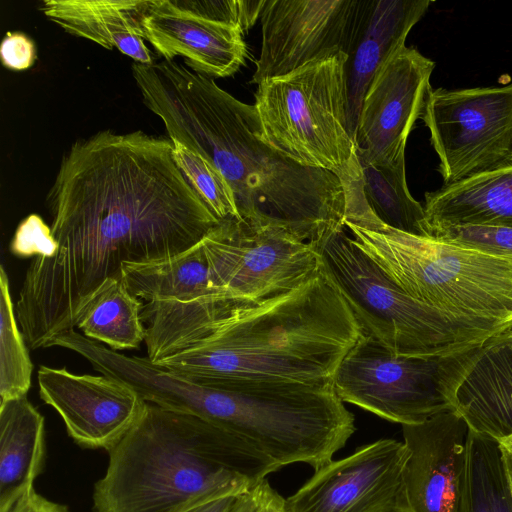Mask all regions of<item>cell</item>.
<instances>
[{"instance_id": "cell-1", "label": "cell", "mask_w": 512, "mask_h": 512, "mask_svg": "<svg viewBox=\"0 0 512 512\" xmlns=\"http://www.w3.org/2000/svg\"><path fill=\"white\" fill-rule=\"evenodd\" d=\"M170 139L104 130L62 157L46 206L57 243L29 264L16 317L29 349L75 328V316L125 263L166 259L220 221L179 169Z\"/></svg>"}, {"instance_id": "cell-2", "label": "cell", "mask_w": 512, "mask_h": 512, "mask_svg": "<svg viewBox=\"0 0 512 512\" xmlns=\"http://www.w3.org/2000/svg\"><path fill=\"white\" fill-rule=\"evenodd\" d=\"M147 358L203 384L333 383L362 336L346 299L323 269L258 302L211 295L144 304Z\"/></svg>"}, {"instance_id": "cell-3", "label": "cell", "mask_w": 512, "mask_h": 512, "mask_svg": "<svg viewBox=\"0 0 512 512\" xmlns=\"http://www.w3.org/2000/svg\"><path fill=\"white\" fill-rule=\"evenodd\" d=\"M144 105L178 142L213 165L234 195L239 218L283 228L318 250L345 229L346 197L333 172L301 166L266 143L254 105L185 64L134 63Z\"/></svg>"}, {"instance_id": "cell-4", "label": "cell", "mask_w": 512, "mask_h": 512, "mask_svg": "<svg viewBox=\"0 0 512 512\" xmlns=\"http://www.w3.org/2000/svg\"><path fill=\"white\" fill-rule=\"evenodd\" d=\"M108 454L94 512H180L239 496L280 469L221 426L148 402Z\"/></svg>"}, {"instance_id": "cell-5", "label": "cell", "mask_w": 512, "mask_h": 512, "mask_svg": "<svg viewBox=\"0 0 512 512\" xmlns=\"http://www.w3.org/2000/svg\"><path fill=\"white\" fill-rule=\"evenodd\" d=\"M142 399L196 415L241 437L279 468L326 465L355 431L333 383L228 381L203 384L152 363L140 371Z\"/></svg>"}, {"instance_id": "cell-6", "label": "cell", "mask_w": 512, "mask_h": 512, "mask_svg": "<svg viewBox=\"0 0 512 512\" xmlns=\"http://www.w3.org/2000/svg\"><path fill=\"white\" fill-rule=\"evenodd\" d=\"M344 225L354 243L416 301L487 332L512 326V256L393 229L365 199L346 209Z\"/></svg>"}, {"instance_id": "cell-7", "label": "cell", "mask_w": 512, "mask_h": 512, "mask_svg": "<svg viewBox=\"0 0 512 512\" xmlns=\"http://www.w3.org/2000/svg\"><path fill=\"white\" fill-rule=\"evenodd\" d=\"M347 60L339 52L259 83L253 105L263 140L301 166L345 170L355 157Z\"/></svg>"}, {"instance_id": "cell-8", "label": "cell", "mask_w": 512, "mask_h": 512, "mask_svg": "<svg viewBox=\"0 0 512 512\" xmlns=\"http://www.w3.org/2000/svg\"><path fill=\"white\" fill-rule=\"evenodd\" d=\"M319 252L323 269L346 299L362 333L393 354L450 355L494 334L413 299L354 243L346 229L333 233Z\"/></svg>"}, {"instance_id": "cell-9", "label": "cell", "mask_w": 512, "mask_h": 512, "mask_svg": "<svg viewBox=\"0 0 512 512\" xmlns=\"http://www.w3.org/2000/svg\"><path fill=\"white\" fill-rule=\"evenodd\" d=\"M482 343L450 355H397L362 334L339 364L333 386L342 402L402 426L420 424L454 409Z\"/></svg>"}, {"instance_id": "cell-10", "label": "cell", "mask_w": 512, "mask_h": 512, "mask_svg": "<svg viewBox=\"0 0 512 512\" xmlns=\"http://www.w3.org/2000/svg\"><path fill=\"white\" fill-rule=\"evenodd\" d=\"M444 186L512 168V83L431 89L421 116Z\"/></svg>"}, {"instance_id": "cell-11", "label": "cell", "mask_w": 512, "mask_h": 512, "mask_svg": "<svg viewBox=\"0 0 512 512\" xmlns=\"http://www.w3.org/2000/svg\"><path fill=\"white\" fill-rule=\"evenodd\" d=\"M220 295L258 302L296 288L321 267L318 248L287 230L230 218L202 240Z\"/></svg>"}, {"instance_id": "cell-12", "label": "cell", "mask_w": 512, "mask_h": 512, "mask_svg": "<svg viewBox=\"0 0 512 512\" xmlns=\"http://www.w3.org/2000/svg\"><path fill=\"white\" fill-rule=\"evenodd\" d=\"M370 0H266L252 83L286 75L339 52L349 56Z\"/></svg>"}, {"instance_id": "cell-13", "label": "cell", "mask_w": 512, "mask_h": 512, "mask_svg": "<svg viewBox=\"0 0 512 512\" xmlns=\"http://www.w3.org/2000/svg\"><path fill=\"white\" fill-rule=\"evenodd\" d=\"M408 449L380 439L331 460L291 496L285 512H400Z\"/></svg>"}, {"instance_id": "cell-14", "label": "cell", "mask_w": 512, "mask_h": 512, "mask_svg": "<svg viewBox=\"0 0 512 512\" xmlns=\"http://www.w3.org/2000/svg\"><path fill=\"white\" fill-rule=\"evenodd\" d=\"M435 63L406 45L376 72L362 101L354 136L359 160L391 165L405 158L408 136L421 118Z\"/></svg>"}, {"instance_id": "cell-15", "label": "cell", "mask_w": 512, "mask_h": 512, "mask_svg": "<svg viewBox=\"0 0 512 512\" xmlns=\"http://www.w3.org/2000/svg\"><path fill=\"white\" fill-rule=\"evenodd\" d=\"M41 399L62 418L68 435L87 448L110 450L136 423L146 402L129 385L106 375L40 366Z\"/></svg>"}, {"instance_id": "cell-16", "label": "cell", "mask_w": 512, "mask_h": 512, "mask_svg": "<svg viewBox=\"0 0 512 512\" xmlns=\"http://www.w3.org/2000/svg\"><path fill=\"white\" fill-rule=\"evenodd\" d=\"M468 431L455 409L402 426L408 458L400 512H458Z\"/></svg>"}, {"instance_id": "cell-17", "label": "cell", "mask_w": 512, "mask_h": 512, "mask_svg": "<svg viewBox=\"0 0 512 512\" xmlns=\"http://www.w3.org/2000/svg\"><path fill=\"white\" fill-rule=\"evenodd\" d=\"M143 32L163 59L181 56L189 69L210 78L232 76L246 63L239 28L199 15L181 0H151Z\"/></svg>"}, {"instance_id": "cell-18", "label": "cell", "mask_w": 512, "mask_h": 512, "mask_svg": "<svg viewBox=\"0 0 512 512\" xmlns=\"http://www.w3.org/2000/svg\"><path fill=\"white\" fill-rule=\"evenodd\" d=\"M454 409L479 435L499 442L512 434V326L482 343L456 391Z\"/></svg>"}, {"instance_id": "cell-19", "label": "cell", "mask_w": 512, "mask_h": 512, "mask_svg": "<svg viewBox=\"0 0 512 512\" xmlns=\"http://www.w3.org/2000/svg\"><path fill=\"white\" fill-rule=\"evenodd\" d=\"M430 4L428 0H370L346 64L348 127L353 141L362 101L374 75L405 46L410 30Z\"/></svg>"}, {"instance_id": "cell-20", "label": "cell", "mask_w": 512, "mask_h": 512, "mask_svg": "<svg viewBox=\"0 0 512 512\" xmlns=\"http://www.w3.org/2000/svg\"><path fill=\"white\" fill-rule=\"evenodd\" d=\"M151 0H45L40 10L69 34L118 49L135 63L154 57L145 44L143 21Z\"/></svg>"}, {"instance_id": "cell-21", "label": "cell", "mask_w": 512, "mask_h": 512, "mask_svg": "<svg viewBox=\"0 0 512 512\" xmlns=\"http://www.w3.org/2000/svg\"><path fill=\"white\" fill-rule=\"evenodd\" d=\"M45 422L27 396L0 403V512L34 490L45 465Z\"/></svg>"}, {"instance_id": "cell-22", "label": "cell", "mask_w": 512, "mask_h": 512, "mask_svg": "<svg viewBox=\"0 0 512 512\" xmlns=\"http://www.w3.org/2000/svg\"><path fill=\"white\" fill-rule=\"evenodd\" d=\"M424 211V231L458 225L512 228V168L427 192Z\"/></svg>"}, {"instance_id": "cell-23", "label": "cell", "mask_w": 512, "mask_h": 512, "mask_svg": "<svg viewBox=\"0 0 512 512\" xmlns=\"http://www.w3.org/2000/svg\"><path fill=\"white\" fill-rule=\"evenodd\" d=\"M122 280L129 292L145 303L190 302L219 295L202 241L166 259L125 263Z\"/></svg>"}, {"instance_id": "cell-24", "label": "cell", "mask_w": 512, "mask_h": 512, "mask_svg": "<svg viewBox=\"0 0 512 512\" xmlns=\"http://www.w3.org/2000/svg\"><path fill=\"white\" fill-rule=\"evenodd\" d=\"M144 304L129 292L122 278H109L78 310L75 327L114 351L136 349L146 338L141 316Z\"/></svg>"}, {"instance_id": "cell-25", "label": "cell", "mask_w": 512, "mask_h": 512, "mask_svg": "<svg viewBox=\"0 0 512 512\" xmlns=\"http://www.w3.org/2000/svg\"><path fill=\"white\" fill-rule=\"evenodd\" d=\"M458 512H512L499 442L470 429Z\"/></svg>"}, {"instance_id": "cell-26", "label": "cell", "mask_w": 512, "mask_h": 512, "mask_svg": "<svg viewBox=\"0 0 512 512\" xmlns=\"http://www.w3.org/2000/svg\"><path fill=\"white\" fill-rule=\"evenodd\" d=\"M357 160L361 168L363 193L375 216L393 229L426 236L424 207L408 189L405 158L391 165Z\"/></svg>"}, {"instance_id": "cell-27", "label": "cell", "mask_w": 512, "mask_h": 512, "mask_svg": "<svg viewBox=\"0 0 512 512\" xmlns=\"http://www.w3.org/2000/svg\"><path fill=\"white\" fill-rule=\"evenodd\" d=\"M16 317L8 274L0 267V397L1 402L27 395L33 364Z\"/></svg>"}, {"instance_id": "cell-28", "label": "cell", "mask_w": 512, "mask_h": 512, "mask_svg": "<svg viewBox=\"0 0 512 512\" xmlns=\"http://www.w3.org/2000/svg\"><path fill=\"white\" fill-rule=\"evenodd\" d=\"M173 145L179 169L214 216L219 221L239 218L234 195L222 174L182 144L173 142Z\"/></svg>"}, {"instance_id": "cell-29", "label": "cell", "mask_w": 512, "mask_h": 512, "mask_svg": "<svg viewBox=\"0 0 512 512\" xmlns=\"http://www.w3.org/2000/svg\"><path fill=\"white\" fill-rule=\"evenodd\" d=\"M426 237L484 252L512 256V228L458 225L425 229Z\"/></svg>"}, {"instance_id": "cell-30", "label": "cell", "mask_w": 512, "mask_h": 512, "mask_svg": "<svg viewBox=\"0 0 512 512\" xmlns=\"http://www.w3.org/2000/svg\"><path fill=\"white\" fill-rule=\"evenodd\" d=\"M57 248L50 226L37 214L20 222L10 243L12 254L22 258L52 257Z\"/></svg>"}, {"instance_id": "cell-31", "label": "cell", "mask_w": 512, "mask_h": 512, "mask_svg": "<svg viewBox=\"0 0 512 512\" xmlns=\"http://www.w3.org/2000/svg\"><path fill=\"white\" fill-rule=\"evenodd\" d=\"M0 57L3 65L12 70H25L35 60L33 41L20 32H7L0 45Z\"/></svg>"}, {"instance_id": "cell-32", "label": "cell", "mask_w": 512, "mask_h": 512, "mask_svg": "<svg viewBox=\"0 0 512 512\" xmlns=\"http://www.w3.org/2000/svg\"><path fill=\"white\" fill-rule=\"evenodd\" d=\"M283 499L264 479L238 497L232 512H272Z\"/></svg>"}, {"instance_id": "cell-33", "label": "cell", "mask_w": 512, "mask_h": 512, "mask_svg": "<svg viewBox=\"0 0 512 512\" xmlns=\"http://www.w3.org/2000/svg\"><path fill=\"white\" fill-rule=\"evenodd\" d=\"M10 512H70L65 505L53 502L32 490L21 498Z\"/></svg>"}, {"instance_id": "cell-34", "label": "cell", "mask_w": 512, "mask_h": 512, "mask_svg": "<svg viewBox=\"0 0 512 512\" xmlns=\"http://www.w3.org/2000/svg\"><path fill=\"white\" fill-rule=\"evenodd\" d=\"M239 496L221 497L189 507L180 512H232Z\"/></svg>"}, {"instance_id": "cell-35", "label": "cell", "mask_w": 512, "mask_h": 512, "mask_svg": "<svg viewBox=\"0 0 512 512\" xmlns=\"http://www.w3.org/2000/svg\"><path fill=\"white\" fill-rule=\"evenodd\" d=\"M272 512H285V510H284V499Z\"/></svg>"}]
</instances>
